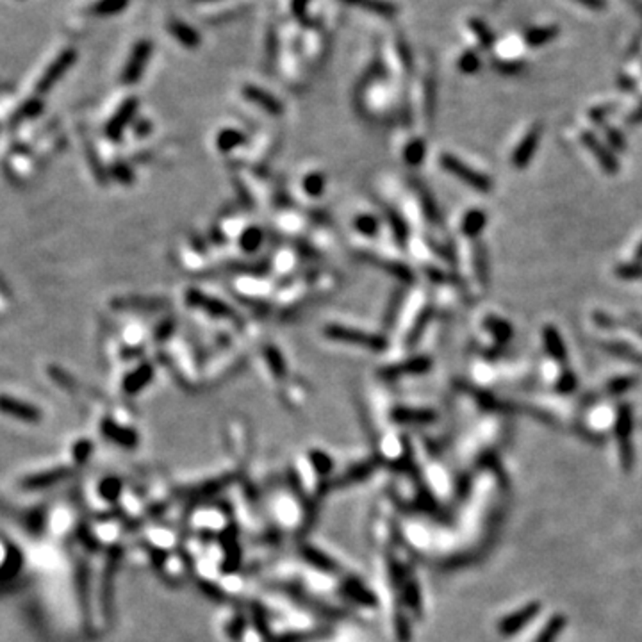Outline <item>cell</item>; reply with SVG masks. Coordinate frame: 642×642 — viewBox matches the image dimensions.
I'll use <instances>...</instances> for the list:
<instances>
[{
  "label": "cell",
  "instance_id": "obj_1",
  "mask_svg": "<svg viewBox=\"0 0 642 642\" xmlns=\"http://www.w3.org/2000/svg\"><path fill=\"white\" fill-rule=\"evenodd\" d=\"M184 304L189 309H193V311L202 312L204 316L214 319V321L234 323L238 325V327L243 323L241 316L238 314V311H236L231 304L223 301L221 298L206 293V291L189 287V289L184 293Z\"/></svg>",
  "mask_w": 642,
  "mask_h": 642
},
{
  "label": "cell",
  "instance_id": "obj_3",
  "mask_svg": "<svg viewBox=\"0 0 642 642\" xmlns=\"http://www.w3.org/2000/svg\"><path fill=\"white\" fill-rule=\"evenodd\" d=\"M232 291L236 293V297L241 301L253 305H262L266 301L275 300V294L279 291V287L275 286V282H270L268 279H262V277L255 275H239L238 279L232 280Z\"/></svg>",
  "mask_w": 642,
  "mask_h": 642
},
{
  "label": "cell",
  "instance_id": "obj_13",
  "mask_svg": "<svg viewBox=\"0 0 642 642\" xmlns=\"http://www.w3.org/2000/svg\"><path fill=\"white\" fill-rule=\"evenodd\" d=\"M432 366V359L426 355H418L412 357V359L398 360V362L389 364L380 370V375L384 378H402V377H412V375H421L426 373Z\"/></svg>",
  "mask_w": 642,
  "mask_h": 642
},
{
  "label": "cell",
  "instance_id": "obj_11",
  "mask_svg": "<svg viewBox=\"0 0 642 642\" xmlns=\"http://www.w3.org/2000/svg\"><path fill=\"white\" fill-rule=\"evenodd\" d=\"M155 367L154 364L148 362V360H141L140 364L128 370L127 373L121 378V391L128 397H134V394L141 393V391L154 380Z\"/></svg>",
  "mask_w": 642,
  "mask_h": 642
},
{
  "label": "cell",
  "instance_id": "obj_9",
  "mask_svg": "<svg viewBox=\"0 0 642 642\" xmlns=\"http://www.w3.org/2000/svg\"><path fill=\"white\" fill-rule=\"evenodd\" d=\"M298 48H300L301 55L307 62L311 65H319V62L325 59L327 54V41L325 36L319 33L318 27H307L304 29V33H300L298 38Z\"/></svg>",
  "mask_w": 642,
  "mask_h": 642
},
{
  "label": "cell",
  "instance_id": "obj_15",
  "mask_svg": "<svg viewBox=\"0 0 642 642\" xmlns=\"http://www.w3.org/2000/svg\"><path fill=\"white\" fill-rule=\"evenodd\" d=\"M241 362H243V357L239 355L238 352H234V350H227L223 355L216 357V359L211 360L209 364H206L202 375L206 380H211V382L221 380V378H225L227 375H231L232 371L238 370V367L241 366Z\"/></svg>",
  "mask_w": 642,
  "mask_h": 642
},
{
  "label": "cell",
  "instance_id": "obj_4",
  "mask_svg": "<svg viewBox=\"0 0 642 642\" xmlns=\"http://www.w3.org/2000/svg\"><path fill=\"white\" fill-rule=\"evenodd\" d=\"M170 350L165 353L170 367L177 377L186 384L195 385L202 380V371L195 360V353L191 352L180 339H170Z\"/></svg>",
  "mask_w": 642,
  "mask_h": 642
},
{
  "label": "cell",
  "instance_id": "obj_35",
  "mask_svg": "<svg viewBox=\"0 0 642 642\" xmlns=\"http://www.w3.org/2000/svg\"><path fill=\"white\" fill-rule=\"evenodd\" d=\"M605 348L609 350V352L617 353V355H623L624 359H630V360H633V362L642 364V355L637 352V350L631 348V346L617 345V343H609V345H605Z\"/></svg>",
  "mask_w": 642,
  "mask_h": 642
},
{
  "label": "cell",
  "instance_id": "obj_23",
  "mask_svg": "<svg viewBox=\"0 0 642 642\" xmlns=\"http://www.w3.org/2000/svg\"><path fill=\"white\" fill-rule=\"evenodd\" d=\"M262 243H265V231L259 225H246L236 245L246 257H252L261 250Z\"/></svg>",
  "mask_w": 642,
  "mask_h": 642
},
{
  "label": "cell",
  "instance_id": "obj_16",
  "mask_svg": "<svg viewBox=\"0 0 642 642\" xmlns=\"http://www.w3.org/2000/svg\"><path fill=\"white\" fill-rule=\"evenodd\" d=\"M6 170L13 179L23 182L34 173V155L23 148H16L11 155L6 157Z\"/></svg>",
  "mask_w": 642,
  "mask_h": 642
},
{
  "label": "cell",
  "instance_id": "obj_2",
  "mask_svg": "<svg viewBox=\"0 0 642 642\" xmlns=\"http://www.w3.org/2000/svg\"><path fill=\"white\" fill-rule=\"evenodd\" d=\"M323 336L331 341L341 343V345L359 346V348L370 350V352H382L387 346L384 336L366 332L362 328L350 327L343 323H328L323 327Z\"/></svg>",
  "mask_w": 642,
  "mask_h": 642
},
{
  "label": "cell",
  "instance_id": "obj_17",
  "mask_svg": "<svg viewBox=\"0 0 642 642\" xmlns=\"http://www.w3.org/2000/svg\"><path fill=\"white\" fill-rule=\"evenodd\" d=\"M582 145L594 155V159L598 161V165L605 170V173L609 175H616L617 170H619V165H617V159L610 154V150L607 147H603L598 140L594 138V134L591 133H582L580 136Z\"/></svg>",
  "mask_w": 642,
  "mask_h": 642
},
{
  "label": "cell",
  "instance_id": "obj_31",
  "mask_svg": "<svg viewBox=\"0 0 642 642\" xmlns=\"http://www.w3.org/2000/svg\"><path fill=\"white\" fill-rule=\"evenodd\" d=\"M170 33H172L184 47H197L200 41V36L195 31L191 29L189 26H186V23L177 22V20L170 23Z\"/></svg>",
  "mask_w": 642,
  "mask_h": 642
},
{
  "label": "cell",
  "instance_id": "obj_18",
  "mask_svg": "<svg viewBox=\"0 0 642 642\" xmlns=\"http://www.w3.org/2000/svg\"><path fill=\"white\" fill-rule=\"evenodd\" d=\"M246 134L243 131L236 127H223L221 131H218L216 138H214V147L216 152L221 155H231L234 152H238L239 148L246 147Z\"/></svg>",
  "mask_w": 642,
  "mask_h": 642
},
{
  "label": "cell",
  "instance_id": "obj_38",
  "mask_svg": "<svg viewBox=\"0 0 642 642\" xmlns=\"http://www.w3.org/2000/svg\"><path fill=\"white\" fill-rule=\"evenodd\" d=\"M133 133L138 140H145L152 133V123L148 120H136L133 123Z\"/></svg>",
  "mask_w": 642,
  "mask_h": 642
},
{
  "label": "cell",
  "instance_id": "obj_8",
  "mask_svg": "<svg viewBox=\"0 0 642 642\" xmlns=\"http://www.w3.org/2000/svg\"><path fill=\"white\" fill-rule=\"evenodd\" d=\"M248 6L250 0H207L199 6V16L207 22H218L245 11Z\"/></svg>",
  "mask_w": 642,
  "mask_h": 642
},
{
  "label": "cell",
  "instance_id": "obj_25",
  "mask_svg": "<svg viewBox=\"0 0 642 642\" xmlns=\"http://www.w3.org/2000/svg\"><path fill=\"white\" fill-rule=\"evenodd\" d=\"M277 227L279 231H282L286 236L291 238H300L304 236V232L307 231V220L301 213L297 211H286V213H280L277 216Z\"/></svg>",
  "mask_w": 642,
  "mask_h": 642
},
{
  "label": "cell",
  "instance_id": "obj_22",
  "mask_svg": "<svg viewBox=\"0 0 642 642\" xmlns=\"http://www.w3.org/2000/svg\"><path fill=\"white\" fill-rule=\"evenodd\" d=\"M298 187H300L301 193H304L307 199L312 200L321 199L325 191H327V175H325L321 170H309V172L301 177L300 186Z\"/></svg>",
  "mask_w": 642,
  "mask_h": 642
},
{
  "label": "cell",
  "instance_id": "obj_20",
  "mask_svg": "<svg viewBox=\"0 0 642 642\" xmlns=\"http://www.w3.org/2000/svg\"><path fill=\"white\" fill-rule=\"evenodd\" d=\"M262 360H265L266 370L270 371L273 378L277 382L287 380V375H289V367H287V360L284 357V353L277 348L275 345H266L262 348Z\"/></svg>",
  "mask_w": 642,
  "mask_h": 642
},
{
  "label": "cell",
  "instance_id": "obj_14",
  "mask_svg": "<svg viewBox=\"0 0 642 642\" xmlns=\"http://www.w3.org/2000/svg\"><path fill=\"white\" fill-rule=\"evenodd\" d=\"M541 140V127L539 125H533L528 128V133L521 138V141L518 143V147L514 148L512 154H510V165L514 168H525L530 165L533 154H536L537 147H539Z\"/></svg>",
  "mask_w": 642,
  "mask_h": 642
},
{
  "label": "cell",
  "instance_id": "obj_33",
  "mask_svg": "<svg viewBox=\"0 0 642 642\" xmlns=\"http://www.w3.org/2000/svg\"><path fill=\"white\" fill-rule=\"evenodd\" d=\"M128 0H95L93 4V13L96 15H113L127 6Z\"/></svg>",
  "mask_w": 642,
  "mask_h": 642
},
{
  "label": "cell",
  "instance_id": "obj_5",
  "mask_svg": "<svg viewBox=\"0 0 642 642\" xmlns=\"http://www.w3.org/2000/svg\"><path fill=\"white\" fill-rule=\"evenodd\" d=\"M439 165L443 166L448 173H452L453 177H457V179L463 180L464 184H467V186L473 187V189L480 191V193H489V191L492 189V182L487 175L480 173L478 170L471 168L470 165L460 161L455 155L441 154Z\"/></svg>",
  "mask_w": 642,
  "mask_h": 642
},
{
  "label": "cell",
  "instance_id": "obj_39",
  "mask_svg": "<svg viewBox=\"0 0 642 642\" xmlns=\"http://www.w3.org/2000/svg\"><path fill=\"white\" fill-rule=\"evenodd\" d=\"M633 259H635V262H642V241L638 243L637 245V248H635V252H633Z\"/></svg>",
  "mask_w": 642,
  "mask_h": 642
},
{
  "label": "cell",
  "instance_id": "obj_26",
  "mask_svg": "<svg viewBox=\"0 0 642 642\" xmlns=\"http://www.w3.org/2000/svg\"><path fill=\"white\" fill-rule=\"evenodd\" d=\"M541 336H543L544 348H546L548 355H550L555 362L558 364L565 362V359H568V350H565L564 341H562L557 328L551 327V325H546V327L543 328V332H541Z\"/></svg>",
  "mask_w": 642,
  "mask_h": 642
},
{
  "label": "cell",
  "instance_id": "obj_36",
  "mask_svg": "<svg viewBox=\"0 0 642 642\" xmlns=\"http://www.w3.org/2000/svg\"><path fill=\"white\" fill-rule=\"evenodd\" d=\"M432 418V412L426 411H412V409H398L397 411V419H402V421H430Z\"/></svg>",
  "mask_w": 642,
  "mask_h": 642
},
{
  "label": "cell",
  "instance_id": "obj_10",
  "mask_svg": "<svg viewBox=\"0 0 642 642\" xmlns=\"http://www.w3.org/2000/svg\"><path fill=\"white\" fill-rule=\"evenodd\" d=\"M150 54H152L150 43H148V41H138V45L133 48L127 62H125L123 70H121V82H123V84H134V82L140 81L145 68H147Z\"/></svg>",
  "mask_w": 642,
  "mask_h": 642
},
{
  "label": "cell",
  "instance_id": "obj_21",
  "mask_svg": "<svg viewBox=\"0 0 642 642\" xmlns=\"http://www.w3.org/2000/svg\"><path fill=\"white\" fill-rule=\"evenodd\" d=\"M2 409H4L6 414L27 423H34L41 418L40 411L33 404H27V402L18 400V398H11L8 394H4V398H2Z\"/></svg>",
  "mask_w": 642,
  "mask_h": 642
},
{
  "label": "cell",
  "instance_id": "obj_37",
  "mask_svg": "<svg viewBox=\"0 0 642 642\" xmlns=\"http://www.w3.org/2000/svg\"><path fill=\"white\" fill-rule=\"evenodd\" d=\"M635 382V378L631 377H619V378H614L612 382L609 384V391L610 393H623L626 391L628 387H631V384Z\"/></svg>",
  "mask_w": 642,
  "mask_h": 642
},
{
  "label": "cell",
  "instance_id": "obj_27",
  "mask_svg": "<svg viewBox=\"0 0 642 642\" xmlns=\"http://www.w3.org/2000/svg\"><path fill=\"white\" fill-rule=\"evenodd\" d=\"M482 325H484V331H487L494 338L496 345H507L514 336L512 325L498 316H485Z\"/></svg>",
  "mask_w": 642,
  "mask_h": 642
},
{
  "label": "cell",
  "instance_id": "obj_30",
  "mask_svg": "<svg viewBox=\"0 0 642 642\" xmlns=\"http://www.w3.org/2000/svg\"><path fill=\"white\" fill-rule=\"evenodd\" d=\"M426 154V145L423 143V140L419 138H412L402 148V155H404V161L409 166H418L421 165V161L425 159Z\"/></svg>",
  "mask_w": 642,
  "mask_h": 642
},
{
  "label": "cell",
  "instance_id": "obj_7",
  "mask_svg": "<svg viewBox=\"0 0 642 642\" xmlns=\"http://www.w3.org/2000/svg\"><path fill=\"white\" fill-rule=\"evenodd\" d=\"M136 113H138V100L134 96L131 99H125L123 102L118 106V109L114 111L113 116L107 120L106 123V136L111 141H120L123 133L128 127H133V123L136 121Z\"/></svg>",
  "mask_w": 642,
  "mask_h": 642
},
{
  "label": "cell",
  "instance_id": "obj_24",
  "mask_svg": "<svg viewBox=\"0 0 642 642\" xmlns=\"http://www.w3.org/2000/svg\"><path fill=\"white\" fill-rule=\"evenodd\" d=\"M298 266V252L289 246H284V248L277 250L275 255L272 259V272L277 275L284 277V279H289L291 273L297 270Z\"/></svg>",
  "mask_w": 642,
  "mask_h": 642
},
{
  "label": "cell",
  "instance_id": "obj_29",
  "mask_svg": "<svg viewBox=\"0 0 642 642\" xmlns=\"http://www.w3.org/2000/svg\"><path fill=\"white\" fill-rule=\"evenodd\" d=\"M353 231L357 232L362 238H375L378 234V228H380V221L377 216L370 213H360L353 218L352 223Z\"/></svg>",
  "mask_w": 642,
  "mask_h": 642
},
{
  "label": "cell",
  "instance_id": "obj_32",
  "mask_svg": "<svg viewBox=\"0 0 642 642\" xmlns=\"http://www.w3.org/2000/svg\"><path fill=\"white\" fill-rule=\"evenodd\" d=\"M109 177H113V179L116 180V182L123 184V186H128V184H131L134 180L133 166L128 165V162L116 161L109 168Z\"/></svg>",
  "mask_w": 642,
  "mask_h": 642
},
{
  "label": "cell",
  "instance_id": "obj_12",
  "mask_svg": "<svg viewBox=\"0 0 642 642\" xmlns=\"http://www.w3.org/2000/svg\"><path fill=\"white\" fill-rule=\"evenodd\" d=\"M241 95L245 96L246 102H250L252 106H255L257 109L265 111L266 114H272V116H279L282 114L284 106L279 99H277L273 93H270L268 89L261 88V86L255 84H245L241 88Z\"/></svg>",
  "mask_w": 642,
  "mask_h": 642
},
{
  "label": "cell",
  "instance_id": "obj_34",
  "mask_svg": "<svg viewBox=\"0 0 642 642\" xmlns=\"http://www.w3.org/2000/svg\"><path fill=\"white\" fill-rule=\"evenodd\" d=\"M345 2L360 6V8L371 9V11L382 13V15H389V13L394 11L393 6H389L387 2H382V0H345Z\"/></svg>",
  "mask_w": 642,
  "mask_h": 642
},
{
  "label": "cell",
  "instance_id": "obj_6",
  "mask_svg": "<svg viewBox=\"0 0 642 642\" xmlns=\"http://www.w3.org/2000/svg\"><path fill=\"white\" fill-rule=\"evenodd\" d=\"M75 61V50L74 48H65V50L59 52L54 59L47 65V68L43 70V74L40 75V79L34 84V96L40 99L41 95L50 92L54 88V84L57 81H61L62 75L67 74L68 68L74 65Z\"/></svg>",
  "mask_w": 642,
  "mask_h": 642
},
{
  "label": "cell",
  "instance_id": "obj_28",
  "mask_svg": "<svg viewBox=\"0 0 642 642\" xmlns=\"http://www.w3.org/2000/svg\"><path fill=\"white\" fill-rule=\"evenodd\" d=\"M487 225V214L480 209L467 211L460 221V231L466 238H477Z\"/></svg>",
  "mask_w": 642,
  "mask_h": 642
},
{
  "label": "cell",
  "instance_id": "obj_19",
  "mask_svg": "<svg viewBox=\"0 0 642 642\" xmlns=\"http://www.w3.org/2000/svg\"><path fill=\"white\" fill-rule=\"evenodd\" d=\"M165 298H148V297H123L113 300V307L118 311H134V312H155L166 309Z\"/></svg>",
  "mask_w": 642,
  "mask_h": 642
}]
</instances>
